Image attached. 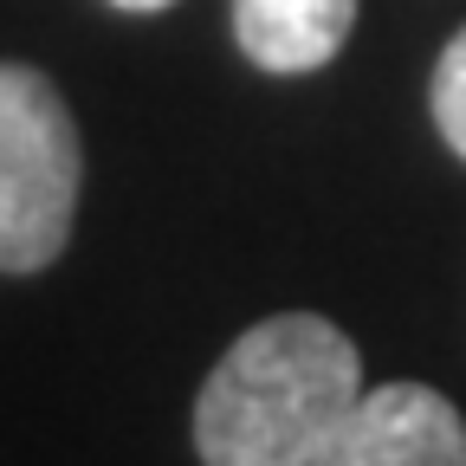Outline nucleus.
I'll return each mask as SVG.
<instances>
[{"instance_id":"obj_5","label":"nucleus","mask_w":466,"mask_h":466,"mask_svg":"<svg viewBox=\"0 0 466 466\" xmlns=\"http://www.w3.org/2000/svg\"><path fill=\"white\" fill-rule=\"evenodd\" d=\"M428 104H434V130L447 137V149L466 162V26L447 39L441 66H434V85H428Z\"/></svg>"},{"instance_id":"obj_1","label":"nucleus","mask_w":466,"mask_h":466,"mask_svg":"<svg viewBox=\"0 0 466 466\" xmlns=\"http://www.w3.org/2000/svg\"><path fill=\"white\" fill-rule=\"evenodd\" d=\"M363 395V357L330 318L279 311L233 337L195 401L201 466H311Z\"/></svg>"},{"instance_id":"obj_3","label":"nucleus","mask_w":466,"mask_h":466,"mask_svg":"<svg viewBox=\"0 0 466 466\" xmlns=\"http://www.w3.org/2000/svg\"><path fill=\"white\" fill-rule=\"evenodd\" d=\"M311 466H466V421L428 382L363 389Z\"/></svg>"},{"instance_id":"obj_2","label":"nucleus","mask_w":466,"mask_h":466,"mask_svg":"<svg viewBox=\"0 0 466 466\" xmlns=\"http://www.w3.org/2000/svg\"><path fill=\"white\" fill-rule=\"evenodd\" d=\"M78 124L33 66H0V272H46L78 214Z\"/></svg>"},{"instance_id":"obj_6","label":"nucleus","mask_w":466,"mask_h":466,"mask_svg":"<svg viewBox=\"0 0 466 466\" xmlns=\"http://www.w3.org/2000/svg\"><path fill=\"white\" fill-rule=\"evenodd\" d=\"M110 7H130V14H162V7H175V0H110Z\"/></svg>"},{"instance_id":"obj_4","label":"nucleus","mask_w":466,"mask_h":466,"mask_svg":"<svg viewBox=\"0 0 466 466\" xmlns=\"http://www.w3.org/2000/svg\"><path fill=\"white\" fill-rule=\"evenodd\" d=\"M350 26H357V0H233V39L272 78L330 66Z\"/></svg>"}]
</instances>
